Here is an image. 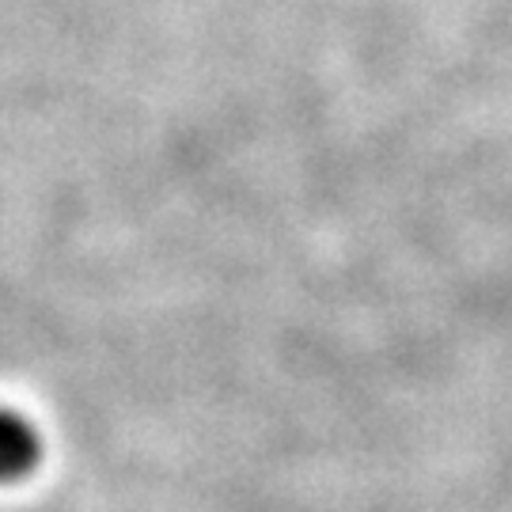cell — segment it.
Masks as SVG:
<instances>
[{"instance_id": "6da1fadb", "label": "cell", "mask_w": 512, "mask_h": 512, "mask_svg": "<svg viewBox=\"0 0 512 512\" xmlns=\"http://www.w3.org/2000/svg\"><path fill=\"white\" fill-rule=\"evenodd\" d=\"M42 463V437L31 421L0 406V486H16Z\"/></svg>"}]
</instances>
